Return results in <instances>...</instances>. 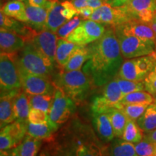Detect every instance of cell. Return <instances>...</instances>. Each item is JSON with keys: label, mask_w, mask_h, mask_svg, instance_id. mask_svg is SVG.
Masks as SVG:
<instances>
[{"label": "cell", "mask_w": 156, "mask_h": 156, "mask_svg": "<svg viewBox=\"0 0 156 156\" xmlns=\"http://www.w3.org/2000/svg\"><path fill=\"white\" fill-rule=\"evenodd\" d=\"M89 48L90 56L84 66V73L94 85H106L118 75L124 62L114 27L108 26Z\"/></svg>", "instance_id": "obj_1"}, {"label": "cell", "mask_w": 156, "mask_h": 156, "mask_svg": "<svg viewBox=\"0 0 156 156\" xmlns=\"http://www.w3.org/2000/svg\"><path fill=\"white\" fill-rule=\"evenodd\" d=\"M53 83L75 103L83 101L90 89L91 81L84 72L62 71L54 75Z\"/></svg>", "instance_id": "obj_2"}, {"label": "cell", "mask_w": 156, "mask_h": 156, "mask_svg": "<svg viewBox=\"0 0 156 156\" xmlns=\"http://www.w3.org/2000/svg\"><path fill=\"white\" fill-rule=\"evenodd\" d=\"M71 136L77 145L78 156H109V147L88 126L77 122Z\"/></svg>", "instance_id": "obj_3"}, {"label": "cell", "mask_w": 156, "mask_h": 156, "mask_svg": "<svg viewBox=\"0 0 156 156\" xmlns=\"http://www.w3.org/2000/svg\"><path fill=\"white\" fill-rule=\"evenodd\" d=\"M17 66L28 73L51 78L54 75V64L41 54L32 42H26L17 55Z\"/></svg>", "instance_id": "obj_4"}, {"label": "cell", "mask_w": 156, "mask_h": 156, "mask_svg": "<svg viewBox=\"0 0 156 156\" xmlns=\"http://www.w3.org/2000/svg\"><path fill=\"white\" fill-rule=\"evenodd\" d=\"M17 53L0 54V87L1 93L22 90L17 67Z\"/></svg>", "instance_id": "obj_5"}, {"label": "cell", "mask_w": 156, "mask_h": 156, "mask_svg": "<svg viewBox=\"0 0 156 156\" xmlns=\"http://www.w3.org/2000/svg\"><path fill=\"white\" fill-rule=\"evenodd\" d=\"M121 52L125 58H134L151 54L156 49V43L142 40L114 28Z\"/></svg>", "instance_id": "obj_6"}, {"label": "cell", "mask_w": 156, "mask_h": 156, "mask_svg": "<svg viewBox=\"0 0 156 156\" xmlns=\"http://www.w3.org/2000/svg\"><path fill=\"white\" fill-rule=\"evenodd\" d=\"M75 109V102L61 89L56 88L54 101L48 112V121L56 130L65 123Z\"/></svg>", "instance_id": "obj_7"}, {"label": "cell", "mask_w": 156, "mask_h": 156, "mask_svg": "<svg viewBox=\"0 0 156 156\" xmlns=\"http://www.w3.org/2000/svg\"><path fill=\"white\" fill-rule=\"evenodd\" d=\"M106 30L104 25L91 20H85L82 21L67 39L78 46H87L98 40Z\"/></svg>", "instance_id": "obj_8"}, {"label": "cell", "mask_w": 156, "mask_h": 156, "mask_svg": "<svg viewBox=\"0 0 156 156\" xmlns=\"http://www.w3.org/2000/svg\"><path fill=\"white\" fill-rule=\"evenodd\" d=\"M18 70L22 89L27 94L54 95L56 87L51 78L34 75L19 67Z\"/></svg>", "instance_id": "obj_9"}, {"label": "cell", "mask_w": 156, "mask_h": 156, "mask_svg": "<svg viewBox=\"0 0 156 156\" xmlns=\"http://www.w3.org/2000/svg\"><path fill=\"white\" fill-rule=\"evenodd\" d=\"M89 20L114 28L132 19L124 6L112 7L106 2L103 6L93 11Z\"/></svg>", "instance_id": "obj_10"}, {"label": "cell", "mask_w": 156, "mask_h": 156, "mask_svg": "<svg viewBox=\"0 0 156 156\" xmlns=\"http://www.w3.org/2000/svg\"><path fill=\"white\" fill-rule=\"evenodd\" d=\"M122 98V91L114 78L105 85L102 95L93 99L91 104L92 113H105L110 108H116Z\"/></svg>", "instance_id": "obj_11"}, {"label": "cell", "mask_w": 156, "mask_h": 156, "mask_svg": "<svg viewBox=\"0 0 156 156\" xmlns=\"http://www.w3.org/2000/svg\"><path fill=\"white\" fill-rule=\"evenodd\" d=\"M15 120L1 129L0 150L7 151L19 146L27 135V123Z\"/></svg>", "instance_id": "obj_12"}, {"label": "cell", "mask_w": 156, "mask_h": 156, "mask_svg": "<svg viewBox=\"0 0 156 156\" xmlns=\"http://www.w3.org/2000/svg\"><path fill=\"white\" fill-rule=\"evenodd\" d=\"M57 40L58 36L56 34L44 30L38 33L31 42L44 58L55 64Z\"/></svg>", "instance_id": "obj_13"}, {"label": "cell", "mask_w": 156, "mask_h": 156, "mask_svg": "<svg viewBox=\"0 0 156 156\" xmlns=\"http://www.w3.org/2000/svg\"><path fill=\"white\" fill-rule=\"evenodd\" d=\"M123 6L132 20L144 23L152 22L156 12V0H132Z\"/></svg>", "instance_id": "obj_14"}, {"label": "cell", "mask_w": 156, "mask_h": 156, "mask_svg": "<svg viewBox=\"0 0 156 156\" xmlns=\"http://www.w3.org/2000/svg\"><path fill=\"white\" fill-rule=\"evenodd\" d=\"M124 34L137 37L142 40L156 43V34L149 23H144L137 19L131 20L128 22L114 27Z\"/></svg>", "instance_id": "obj_15"}, {"label": "cell", "mask_w": 156, "mask_h": 156, "mask_svg": "<svg viewBox=\"0 0 156 156\" xmlns=\"http://www.w3.org/2000/svg\"><path fill=\"white\" fill-rule=\"evenodd\" d=\"M25 4L27 19H28L27 22L25 23V24L38 33L46 30L48 9L49 7V0L45 7L32 6L28 3V1Z\"/></svg>", "instance_id": "obj_16"}, {"label": "cell", "mask_w": 156, "mask_h": 156, "mask_svg": "<svg viewBox=\"0 0 156 156\" xmlns=\"http://www.w3.org/2000/svg\"><path fill=\"white\" fill-rule=\"evenodd\" d=\"M25 39L13 31L0 30V49L1 53H18L25 46Z\"/></svg>", "instance_id": "obj_17"}, {"label": "cell", "mask_w": 156, "mask_h": 156, "mask_svg": "<svg viewBox=\"0 0 156 156\" xmlns=\"http://www.w3.org/2000/svg\"><path fill=\"white\" fill-rule=\"evenodd\" d=\"M93 124L101 141L108 143L114 139V129L106 113H93Z\"/></svg>", "instance_id": "obj_18"}, {"label": "cell", "mask_w": 156, "mask_h": 156, "mask_svg": "<svg viewBox=\"0 0 156 156\" xmlns=\"http://www.w3.org/2000/svg\"><path fill=\"white\" fill-rule=\"evenodd\" d=\"M63 8L64 7L59 0H49L46 30L56 34L58 29L69 21L62 15Z\"/></svg>", "instance_id": "obj_19"}, {"label": "cell", "mask_w": 156, "mask_h": 156, "mask_svg": "<svg viewBox=\"0 0 156 156\" xmlns=\"http://www.w3.org/2000/svg\"><path fill=\"white\" fill-rule=\"evenodd\" d=\"M19 92L1 93V98H0V127L1 129L15 121L13 99L15 95Z\"/></svg>", "instance_id": "obj_20"}, {"label": "cell", "mask_w": 156, "mask_h": 156, "mask_svg": "<svg viewBox=\"0 0 156 156\" xmlns=\"http://www.w3.org/2000/svg\"><path fill=\"white\" fill-rule=\"evenodd\" d=\"M90 56L89 46H78L75 50L69 61L63 67V70L66 72L81 70V68Z\"/></svg>", "instance_id": "obj_21"}, {"label": "cell", "mask_w": 156, "mask_h": 156, "mask_svg": "<svg viewBox=\"0 0 156 156\" xmlns=\"http://www.w3.org/2000/svg\"><path fill=\"white\" fill-rule=\"evenodd\" d=\"M13 107L15 120L20 122H28L30 112V101L29 96L24 90L17 93L13 99Z\"/></svg>", "instance_id": "obj_22"}, {"label": "cell", "mask_w": 156, "mask_h": 156, "mask_svg": "<svg viewBox=\"0 0 156 156\" xmlns=\"http://www.w3.org/2000/svg\"><path fill=\"white\" fill-rule=\"evenodd\" d=\"M117 75L122 79L137 82L144 81L146 77L138 67L135 58H129L123 62Z\"/></svg>", "instance_id": "obj_23"}, {"label": "cell", "mask_w": 156, "mask_h": 156, "mask_svg": "<svg viewBox=\"0 0 156 156\" xmlns=\"http://www.w3.org/2000/svg\"><path fill=\"white\" fill-rule=\"evenodd\" d=\"M77 46L78 45L70 42L67 38H58L56 51V63L59 67H64Z\"/></svg>", "instance_id": "obj_24"}, {"label": "cell", "mask_w": 156, "mask_h": 156, "mask_svg": "<svg viewBox=\"0 0 156 156\" xmlns=\"http://www.w3.org/2000/svg\"><path fill=\"white\" fill-rule=\"evenodd\" d=\"M1 12L12 18L22 23H26L27 19L25 4L20 0H11L4 4L1 7Z\"/></svg>", "instance_id": "obj_25"}, {"label": "cell", "mask_w": 156, "mask_h": 156, "mask_svg": "<svg viewBox=\"0 0 156 156\" xmlns=\"http://www.w3.org/2000/svg\"><path fill=\"white\" fill-rule=\"evenodd\" d=\"M56 131L57 130L51 124L49 121L41 124H33L29 122L27 123V134L37 139L51 140Z\"/></svg>", "instance_id": "obj_26"}, {"label": "cell", "mask_w": 156, "mask_h": 156, "mask_svg": "<svg viewBox=\"0 0 156 156\" xmlns=\"http://www.w3.org/2000/svg\"><path fill=\"white\" fill-rule=\"evenodd\" d=\"M109 156H137L134 144L116 137L109 146Z\"/></svg>", "instance_id": "obj_27"}, {"label": "cell", "mask_w": 156, "mask_h": 156, "mask_svg": "<svg viewBox=\"0 0 156 156\" xmlns=\"http://www.w3.org/2000/svg\"><path fill=\"white\" fill-rule=\"evenodd\" d=\"M105 113L108 115L114 129L115 137H122L123 132L127 123V117L122 110L117 108H112Z\"/></svg>", "instance_id": "obj_28"}, {"label": "cell", "mask_w": 156, "mask_h": 156, "mask_svg": "<svg viewBox=\"0 0 156 156\" xmlns=\"http://www.w3.org/2000/svg\"><path fill=\"white\" fill-rule=\"evenodd\" d=\"M48 153L51 156H78L77 145L72 136L69 140L52 144Z\"/></svg>", "instance_id": "obj_29"}, {"label": "cell", "mask_w": 156, "mask_h": 156, "mask_svg": "<svg viewBox=\"0 0 156 156\" xmlns=\"http://www.w3.org/2000/svg\"><path fill=\"white\" fill-rule=\"evenodd\" d=\"M138 125L143 132L156 129V103H151L141 116L136 120Z\"/></svg>", "instance_id": "obj_30"}, {"label": "cell", "mask_w": 156, "mask_h": 156, "mask_svg": "<svg viewBox=\"0 0 156 156\" xmlns=\"http://www.w3.org/2000/svg\"><path fill=\"white\" fill-rule=\"evenodd\" d=\"M42 140L27 134L19 145L20 156H37L42 145Z\"/></svg>", "instance_id": "obj_31"}, {"label": "cell", "mask_w": 156, "mask_h": 156, "mask_svg": "<svg viewBox=\"0 0 156 156\" xmlns=\"http://www.w3.org/2000/svg\"><path fill=\"white\" fill-rule=\"evenodd\" d=\"M143 132L142 129L138 125L137 122L134 120L128 119L127 123L122 136V139L133 144H136L143 139Z\"/></svg>", "instance_id": "obj_32"}, {"label": "cell", "mask_w": 156, "mask_h": 156, "mask_svg": "<svg viewBox=\"0 0 156 156\" xmlns=\"http://www.w3.org/2000/svg\"><path fill=\"white\" fill-rule=\"evenodd\" d=\"M154 101L153 96L147 91H136L124 95L119 104H151Z\"/></svg>", "instance_id": "obj_33"}, {"label": "cell", "mask_w": 156, "mask_h": 156, "mask_svg": "<svg viewBox=\"0 0 156 156\" xmlns=\"http://www.w3.org/2000/svg\"><path fill=\"white\" fill-rule=\"evenodd\" d=\"M30 108H37L48 113L54 101V95L49 94H41L29 95Z\"/></svg>", "instance_id": "obj_34"}, {"label": "cell", "mask_w": 156, "mask_h": 156, "mask_svg": "<svg viewBox=\"0 0 156 156\" xmlns=\"http://www.w3.org/2000/svg\"><path fill=\"white\" fill-rule=\"evenodd\" d=\"M148 106H149V104L122 105L119 103L116 108L122 110L129 119L136 121L145 113Z\"/></svg>", "instance_id": "obj_35"}, {"label": "cell", "mask_w": 156, "mask_h": 156, "mask_svg": "<svg viewBox=\"0 0 156 156\" xmlns=\"http://www.w3.org/2000/svg\"><path fill=\"white\" fill-rule=\"evenodd\" d=\"M116 80L118 83L119 87L122 91L123 97L124 95L132 93L136 91H141L145 90V84L144 81L137 82V81H132L128 80L122 79L119 77H115Z\"/></svg>", "instance_id": "obj_36"}, {"label": "cell", "mask_w": 156, "mask_h": 156, "mask_svg": "<svg viewBox=\"0 0 156 156\" xmlns=\"http://www.w3.org/2000/svg\"><path fill=\"white\" fill-rule=\"evenodd\" d=\"M137 156H155L156 143L145 139H142L138 143L134 144Z\"/></svg>", "instance_id": "obj_37"}, {"label": "cell", "mask_w": 156, "mask_h": 156, "mask_svg": "<svg viewBox=\"0 0 156 156\" xmlns=\"http://www.w3.org/2000/svg\"><path fill=\"white\" fill-rule=\"evenodd\" d=\"M82 21L83 20H81L80 17L79 16H75L72 20H70L67 23L62 25L56 32L58 38H67L68 36L80 24Z\"/></svg>", "instance_id": "obj_38"}, {"label": "cell", "mask_w": 156, "mask_h": 156, "mask_svg": "<svg viewBox=\"0 0 156 156\" xmlns=\"http://www.w3.org/2000/svg\"><path fill=\"white\" fill-rule=\"evenodd\" d=\"M28 122L33 124H41L48 122L47 112L37 108H30L28 115Z\"/></svg>", "instance_id": "obj_39"}, {"label": "cell", "mask_w": 156, "mask_h": 156, "mask_svg": "<svg viewBox=\"0 0 156 156\" xmlns=\"http://www.w3.org/2000/svg\"><path fill=\"white\" fill-rule=\"evenodd\" d=\"M145 90L152 95H156V66L144 80Z\"/></svg>", "instance_id": "obj_40"}, {"label": "cell", "mask_w": 156, "mask_h": 156, "mask_svg": "<svg viewBox=\"0 0 156 156\" xmlns=\"http://www.w3.org/2000/svg\"><path fill=\"white\" fill-rule=\"evenodd\" d=\"M20 21L14 18H12L4 14L2 12L0 13V26L1 29L11 30L14 32L16 29Z\"/></svg>", "instance_id": "obj_41"}, {"label": "cell", "mask_w": 156, "mask_h": 156, "mask_svg": "<svg viewBox=\"0 0 156 156\" xmlns=\"http://www.w3.org/2000/svg\"><path fill=\"white\" fill-rule=\"evenodd\" d=\"M62 6L64 7L63 9H62V15L67 18L68 20L73 19L75 15L77 14V9L74 7L73 4L69 0H64L62 2Z\"/></svg>", "instance_id": "obj_42"}, {"label": "cell", "mask_w": 156, "mask_h": 156, "mask_svg": "<svg viewBox=\"0 0 156 156\" xmlns=\"http://www.w3.org/2000/svg\"><path fill=\"white\" fill-rule=\"evenodd\" d=\"M93 11L94 10H93L91 7L87 6V7H82L80 9H78L77 15L84 20L90 19V16L93 14Z\"/></svg>", "instance_id": "obj_43"}, {"label": "cell", "mask_w": 156, "mask_h": 156, "mask_svg": "<svg viewBox=\"0 0 156 156\" xmlns=\"http://www.w3.org/2000/svg\"><path fill=\"white\" fill-rule=\"evenodd\" d=\"M105 2H106L104 0H88V2H87V6L91 7L93 10H95V9L99 8L101 6H103Z\"/></svg>", "instance_id": "obj_44"}, {"label": "cell", "mask_w": 156, "mask_h": 156, "mask_svg": "<svg viewBox=\"0 0 156 156\" xmlns=\"http://www.w3.org/2000/svg\"><path fill=\"white\" fill-rule=\"evenodd\" d=\"M143 139L156 143V129H155L151 130V131L145 132V134H144Z\"/></svg>", "instance_id": "obj_45"}, {"label": "cell", "mask_w": 156, "mask_h": 156, "mask_svg": "<svg viewBox=\"0 0 156 156\" xmlns=\"http://www.w3.org/2000/svg\"><path fill=\"white\" fill-rule=\"evenodd\" d=\"M1 156H20L19 146L7 151H1Z\"/></svg>", "instance_id": "obj_46"}, {"label": "cell", "mask_w": 156, "mask_h": 156, "mask_svg": "<svg viewBox=\"0 0 156 156\" xmlns=\"http://www.w3.org/2000/svg\"><path fill=\"white\" fill-rule=\"evenodd\" d=\"M76 9H80L82 7H85L87 6L88 0H69Z\"/></svg>", "instance_id": "obj_47"}, {"label": "cell", "mask_w": 156, "mask_h": 156, "mask_svg": "<svg viewBox=\"0 0 156 156\" xmlns=\"http://www.w3.org/2000/svg\"><path fill=\"white\" fill-rule=\"evenodd\" d=\"M48 0H28L30 5L35 7H45L47 5Z\"/></svg>", "instance_id": "obj_48"}, {"label": "cell", "mask_w": 156, "mask_h": 156, "mask_svg": "<svg viewBox=\"0 0 156 156\" xmlns=\"http://www.w3.org/2000/svg\"><path fill=\"white\" fill-rule=\"evenodd\" d=\"M130 1L132 0H113L108 3L110 4L112 7H122V6L129 2Z\"/></svg>", "instance_id": "obj_49"}, {"label": "cell", "mask_w": 156, "mask_h": 156, "mask_svg": "<svg viewBox=\"0 0 156 156\" xmlns=\"http://www.w3.org/2000/svg\"><path fill=\"white\" fill-rule=\"evenodd\" d=\"M149 24H150V25H151V28H153L154 32H155L156 34V20H153V21L151 23H149Z\"/></svg>", "instance_id": "obj_50"}, {"label": "cell", "mask_w": 156, "mask_h": 156, "mask_svg": "<svg viewBox=\"0 0 156 156\" xmlns=\"http://www.w3.org/2000/svg\"><path fill=\"white\" fill-rule=\"evenodd\" d=\"M39 156H51L50 155V154H49V153H48V152H46V151H41L40 153V154H39Z\"/></svg>", "instance_id": "obj_51"}, {"label": "cell", "mask_w": 156, "mask_h": 156, "mask_svg": "<svg viewBox=\"0 0 156 156\" xmlns=\"http://www.w3.org/2000/svg\"><path fill=\"white\" fill-rule=\"evenodd\" d=\"M105 2H111V1H113V0H104Z\"/></svg>", "instance_id": "obj_52"}, {"label": "cell", "mask_w": 156, "mask_h": 156, "mask_svg": "<svg viewBox=\"0 0 156 156\" xmlns=\"http://www.w3.org/2000/svg\"><path fill=\"white\" fill-rule=\"evenodd\" d=\"M153 102H154V103H156V95H155V98H154V101H153Z\"/></svg>", "instance_id": "obj_53"}, {"label": "cell", "mask_w": 156, "mask_h": 156, "mask_svg": "<svg viewBox=\"0 0 156 156\" xmlns=\"http://www.w3.org/2000/svg\"><path fill=\"white\" fill-rule=\"evenodd\" d=\"M153 20H156V12H155V16H154Z\"/></svg>", "instance_id": "obj_54"}, {"label": "cell", "mask_w": 156, "mask_h": 156, "mask_svg": "<svg viewBox=\"0 0 156 156\" xmlns=\"http://www.w3.org/2000/svg\"><path fill=\"white\" fill-rule=\"evenodd\" d=\"M20 1H25V0H20Z\"/></svg>", "instance_id": "obj_55"}, {"label": "cell", "mask_w": 156, "mask_h": 156, "mask_svg": "<svg viewBox=\"0 0 156 156\" xmlns=\"http://www.w3.org/2000/svg\"><path fill=\"white\" fill-rule=\"evenodd\" d=\"M155 156H156V155H155Z\"/></svg>", "instance_id": "obj_56"}, {"label": "cell", "mask_w": 156, "mask_h": 156, "mask_svg": "<svg viewBox=\"0 0 156 156\" xmlns=\"http://www.w3.org/2000/svg\"><path fill=\"white\" fill-rule=\"evenodd\" d=\"M155 50H156V49H155Z\"/></svg>", "instance_id": "obj_57"}]
</instances>
